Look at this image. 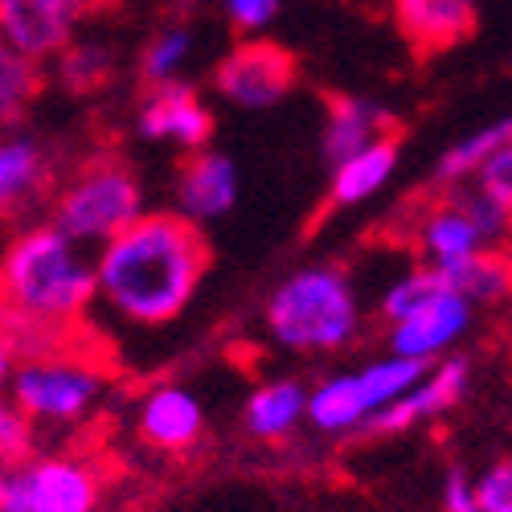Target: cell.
I'll return each mask as SVG.
<instances>
[{"mask_svg":"<svg viewBox=\"0 0 512 512\" xmlns=\"http://www.w3.org/2000/svg\"><path fill=\"white\" fill-rule=\"evenodd\" d=\"M213 263L209 238L177 209H148L95 250L99 304L132 328H164L189 304Z\"/></svg>","mask_w":512,"mask_h":512,"instance_id":"6da1fadb","label":"cell"},{"mask_svg":"<svg viewBox=\"0 0 512 512\" xmlns=\"http://www.w3.org/2000/svg\"><path fill=\"white\" fill-rule=\"evenodd\" d=\"M5 304L33 324H66L99 304V267L91 246L54 222H33L5 250Z\"/></svg>","mask_w":512,"mask_h":512,"instance_id":"7a4b0ae2","label":"cell"},{"mask_svg":"<svg viewBox=\"0 0 512 512\" xmlns=\"http://www.w3.org/2000/svg\"><path fill=\"white\" fill-rule=\"evenodd\" d=\"M271 345L295 357L345 353L365 328V308L353 275L340 263H308L275 283L263 304Z\"/></svg>","mask_w":512,"mask_h":512,"instance_id":"3957f363","label":"cell"},{"mask_svg":"<svg viewBox=\"0 0 512 512\" xmlns=\"http://www.w3.org/2000/svg\"><path fill=\"white\" fill-rule=\"evenodd\" d=\"M144 213H148L144 181L115 152L87 156L54 189V201H50V222L91 250L107 246L127 226H136Z\"/></svg>","mask_w":512,"mask_h":512,"instance_id":"277c9868","label":"cell"},{"mask_svg":"<svg viewBox=\"0 0 512 512\" xmlns=\"http://www.w3.org/2000/svg\"><path fill=\"white\" fill-rule=\"evenodd\" d=\"M426 369L431 365L386 353L361 369L328 373L312 386L308 426L324 439H361L365 426L386 406H394L402 394H410Z\"/></svg>","mask_w":512,"mask_h":512,"instance_id":"5b68a950","label":"cell"},{"mask_svg":"<svg viewBox=\"0 0 512 512\" xmlns=\"http://www.w3.org/2000/svg\"><path fill=\"white\" fill-rule=\"evenodd\" d=\"M508 230H512V213L480 181H467V185L443 189V197H435L418 213L414 242L422 263L451 271L467 259H476V254L500 246Z\"/></svg>","mask_w":512,"mask_h":512,"instance_id":"8992f818","label":"cell"},{"mask_svg":"<svg viewBox=\"0 0 512 512\" xmlns=\"http://www.w3.org/2000/svg\"><path fill=\"white\" fill-rule=\"evenodd\" d=\"M107 394L103 369L74 357H25L9 373V402L41 426H74Z\"/></svg>","mask_w":512,"mask_h":512,"instance_id":"52a82bcc","label":"cell"},{"mask_svg":"<svg viewBox=\"0 0 512 512\" xmlns=\"http://www.w3.org/2000/svg\"><path fill=\"white\" fill-rule=\"evenodd\" d=\"M300 87V58L271 37H242L213 66V91L238 111H271Z\"/></svg>","mask_w":512,"mask_h":512,"instance_id":"ba28073f","label":"cell"},{"mask_svg":"<svg viewBox=\"0 0 512 512\" xmlns=\"http://www.w3.org/2000/svg\"><path fill=\"white\" fill-rule=\"evenodd\" d=\"M103 0H0V46L33 62L58 58Z\"/></svg>","mask_w":512,"mask_h":512,"instance_id":"9c48e42d","label":"cell"},{"mask_svg":"<svg viewBox=\"0 0 512 512\" xmlns=\"http://www.w3.org/2000/svg\"><path fill=\"white\" fill-rule=\"evenodd\" d=\"M136 136L144 144H173L181 152H201L213 140V111L185 78L148 87L136 107Z\"/></svg>","mask_w":512,"mask_h":512,"instance_id":"30bf717a","label":"cell"},{"mask_svg":"<svg viewBox=\"0 0 512 512\" xmlns=\"http://www.w3.org/2000/svg\"><path fill=\"white\" fill-rule=\"evenodd\" d=\"M467 390H472V361L459 357V353H451V357H443V361H435L431 369H426L422 381H418L410 394H402L394 406L381 410V414L365 426L361 439L406 435V431H414V426H422V422L443 418V414H451V410L467 398Z\"/></svg>","mask_w":512,"mask_h":512,"instance_id":"8fae6325","label":"cell"},{"mask_svg":"<svg viewBox=\"0 0 512 512\" xmlns=\"http://www.w3.org/2000/svg\"><path fill=\"white\" fill-rule=\"evenodd\" d=\"M472 320H476V304L467 300L463 291L447 287L435 295V300H426L414 316H406L402 324H390L386 349L398 357L422 361V365H435V361L455 353V345L467 336Z\"/></svg>","mask_w":512,"mask_h":512,"instance_id":"7c38bea8","label":"cell"},{"mask_svg":"<svg viewBox=\"0 0 512 512\" xmlns=\"http://www.w3.org/2000/svg\"><path fill=\"white\" fill-rule=\"evenodd\" d=\"M242 193V177L230 152L222 148H201V152H185V160L177 164L173 177V209L185 213L189 222L209 226L222 222L226 213L238 205Z\"/></svg>","mask_w":512,"mask_h":512,"instance_id":"4fadbf2b","label":"cell"},{"mask_svg":"<svg viewBox=\"0 0 512 512\" xmlns=\"http://www.w3.org/2000/svg\"><path fill=\"white\" fill-rule=\"evenodd\" d=\"M205 426H209V418H205L201 398L189 386H181V381H160L136 406L140 443L152 451H164V455L193 451L205 435Z\"/></svg>","mask_w":512,"mask_h":512,"instance_id":"5bb4252c","label":"cell"},{"mask_svg":"<svg viewBox=\"0 0 512 512\" xmlns=\"http://www.w3.org/2000/svg\"><path fill=\"white\" fill-rule=\"evenodd\" d=\"M394 25L418 58H435L463 46L480 25L476 0H390Z\"/></svg>","mask_w":512,"mask_h":512,"instance_id":"9a60e30c","label":"cell"},{"mask_svg":"<svg viewBox=\"0 0 512 512\" xmlns=\"http://www.w3.org/2000/svg\"><path fill=\"white\" fill-rule=\"evenodd\" d=\"M29 512H99L103 508V480L78 455H41L21 463Z\"/></svg>","mask_w":512,"mask_h":512,"instance_id":"2e32d148","label":"cell"},{"mask_svg":"<svg viewBox=\"0 0 512 512\" xmlns=\"http://www.w3.org/2000/svg\"><path fill=\"white\" fill-rule=\"evenodd\" d=\"M394 136V111L365 95H328L324 127H320V156L324 164H345L361 148Z\"/></svg>","mask_w":512,"mask_h":512,"instance_id":"e0dca14e","label":"cell"},{"mask_svg":"<svg viewBox=\"0 0 512 512\" xmlns=\"http://www.w3.org/2000/svg\"><path fill=\"white\" fill-rule=\"evenodd\" d=\"M54 185V156L25 127H9L0 144V209L13 222L21 209H29L37 197H46Z\"/></svg>","mask_w":512,"mask_h":512,"instance_id":"ac0fdd59","label":"cell"},{"mask_svg":"<svg viewBox=\"0 0 512 512\" xmlns=\"http://www.w3.org/2000/svg\"><path fill=\"white\" fill-rule=\"evenodd\" d=\"M312 386L300 377H271L259 381L242 402V431L254 443H287L300 426H308Z\"/></svg>","mask_w":512,"mask_h":512,"instance_id":"d6986e66","label":"cell"},{"mask_svg":"<svg viewBox=\"0 0 512 512\" xmlns=\"http://www.w3.org/2000/svg\"><path fill=\"white\" fill-rule=\"evenodd\" d=\"M398 160H402V140L398 136H386V140L361 148L357 156H349L345 164H336L332 177H328L324 213L365 205L373 193H381V189L390 185V177L398 173Z\"/></svg>","mask_w":512,"mask_h":512,"instance_id":"ffe728a7","label":"cell"},{"mask_svg":"<svg viewBox=\"0 0 512 512\" xmlns=\"http://www.w3.org/2000/svg\"><path fill=\"white\" fill-rule=\"evenodd\" d=\"M504 144H512V115H500V119L476 127V132H467L463 140H455L451 148H443L439 160H435V168H431V185L455 189V185L476 181L484 168H488V160Z\"/></svg>","mask_w":512,"mask_h":512,"instance_id":"44dd1931","label":"cell"},{"mask_svg":"<svg viewBox=\"0 0 512 512\" xmlns=\"http://www.w3.org/2000/svg\"><path fill=\"white\" fill-rule=\"evenodd\" d=\"M115 50L103 37H74L58 54V87L66 95H95L115 74Z\"/></svg>","mask_w":512,"mask_h":512,"instance_id":"7402d4cb","label":"cell"},{"mask_svg":"<svg viewBox=\"0 0 512 512\" xmlns=\"http://www.w3.org/2000/svg\"><path fill=\"white\" fill-rule=\"evenodd\" d=\"M447 279L476 308H492V304H500V300H508V295H512V254H504L500 246H492V250L476 254V259L451 267Z\"/></svg>","mask_w":512,"mask_h":512,"instance_id":"603a6c76","label":"cell"},{"mask_svg":"<svg viewBox=\"0 0 512 512\" xmlns=\"http://www.w3.org/2000/svg\"><path fill=\"white\" fill-rule=\"evenodd\" d=\"M451 279L443 267H431V263H422L414 271H402L394 283H386V291H381V300H377V316L390 324H402L406 316H414L426 300H435L439 291H447Z\"/></svg>","mask_w":512,"mask_h":512,"instance_id":"cb8c5ba5","label":"cell"},{"mask_svg":"<svg viewBox=\"0 0 512 512\" xmlns=\"http://www.w3.org/2000/svg\"><path fill=\"white\" fill-rule=\"evenodd\" d=\"M197 50V37L189 25H168L160 33L148 37V46L140 50V82L144 87H164V82H177L181 70L189 66Z\"/></svg>","mask_w":512,"mask_h":512,"instance_id":"d4e9b609","label":"cell"},{"mask_svg":"<svg viewBox=\"0 0 512 512\" xmlns=\"http://www.w3.org/2000/svg\"><path fill=\"white\" fill-rule=\"evenodd\" d=\"M37 95V62L0 46V119L5 127H13L21 119V111L33 103Z\"/></svg>","mask_w":512,"mask_h":512,"instance_id":"484cf974","label":"cell"},{"mask_svg":"<svg viewBox=\"0 0 512 512\" xmlns=\"http://www.w3.org/2000/svg\"><path fill=\"white\" fill-rule=\"evenodd\" d=\"M29 447H33V418L5 398V410H0V455H5V467L29 459Z\"/></svg>","mask_w":512,"mask_h":512,"instance_id":"4316f807","label":"cell"},{"mask_svg":"<svg viewBox=\"0 0 512 512\" xmlns=\"http://www.w3.org/2000/svg\"><path fill=\"white\" fill-rule=\"evenodd\" d=\"M222 13L226 21L246 33V37H259L263 29H271L283 13V0H222Z\"/></svg>","mask_w":512,"mask_h":512,"instance_id":"83f0119b","label":"cell"},{"mask_svg":"<svg viewBox=\"0 0 512 512\" xmlns=\"http://www.w3.org/2000/svg\"><path fill=\"white\" fill-rule=\"evenodd\" d=\"M476 492L484 512H512V455L492 459L484 472H476Z\"/></svg>","mask_w":512,"mask_h":512,"instance_id":"f1b7e54d","label":"cell"},{"mask_svg":"<svg viewBox=\"0 0 512 512\" xmlns=\"http://www.w3.org/2000/svg\"><path fill=\"white\" fill-rule=\"evenodd\" d=\"M439 512H484L472 472H463V467H447L443 488H439Z\"/></svg>","mask_w":512,"mask_h":512,"instance_id":"f546056e","label":"cell"},{"mask_svg":"<svg viewBox=\"0 0 512 512\" xmlns=\"http://www.w3.org/2000/svg\"><path fill=\"white\" fill-rule=\"evenodd\" d=\"M508 213H512V144H504L492 160H488V168H484V173L476 177Z\"/></svg>","mask_w":512,"mask_h":512,"instance_id":"4dcf8cb0","label":"cell"},{"mask_svg":"<svg viewBox=\"0 0 512 512\" xmlns=\"http://www.w3.org/2000/svg\"><path fill=\"white\" fill-rule=\"evenodd\" d=\"M0 512H29V488H25L21 463L5 467V476H0Z\"/></svg>","mask_w":512,"mask_h":512,"instance_id":"1f68e13d","label":"cell"}]
</instances>
